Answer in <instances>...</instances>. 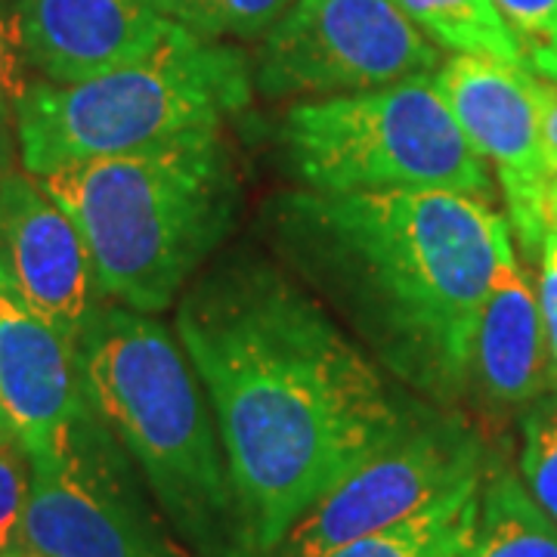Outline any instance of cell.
I'll return each instance as SVG.
<instances>
[{"instance_id": "1", "label": "cell", "mask_w": 557, "mask_h": 557, "mask_svg": "<svg viewBox=\"0 0 557 557\" xmlns=\"http://www.w3.org/2000/svg\"><path fill=\"white\" fill-rule=\"evenodd\" d=\"M177 338L218 421L245 557H273L319 496L416 416L310 292L258 260L193 285Z\"/></svg>"}, {"instance_id": "2", "label": "cell", "mask_w": 557, "mask_h": 557, "mask_svg": "<svg viewBox=\"0 0 557 557\" xmlns=\"http://www.w3.org/2000/svg\"><path fill=\"white\" fill-rule=\"evenodd\" d=\"M278 236L406 384L453 399L468 359L508 220L486 201L437 189L292 193L276 205Z\"/></svg>"}, {"instance_id": "3", "label": "cell", "mask_w": 557, "mask_h": 557, "mask_svg": "<svg viewBox=\"0 0 557 557\" xmlns=\"http://www.w3.org/2000/svg\"><path fill=\"white\" fill-rule=\"evenodd\" d=\"M78 362L90 409L137 458L196 557H245L218 421L177 335L149 313L97 307Z\"/></svg>"}, {"instance_id": "4", "label": "cell", "mask_w": 557, "mask_h": 557, "mask_svg": "<svg viewBox=\"0 0 557 557\" xmlns=\"http://www.w3.org/2000/svg\"><path fill=\"white\" fill-rule=\"evenodd\" d=\"M75 220L100 295L156 317L214 255L236 218L239 180L218 134L38 177Z\"/></svg>"}, {"instance_id": "5", "label": "cell", "mask_w": 557, "mask_h": 557, "mask_svg": "<svg viewBox=\"0 0 557 557\" xmlns=\"http://www.w3.org/2000/svg\"><path fill=\"white\" fill-rule=\"evenodd\" d=\"M255 65L239 47L180 28L152 57L78 84H32L16 115L22 164L44 177L199 134L251 102Z\"/></svg>"}, {"instance_id": "6", "label": "cell", "mask_w": 557, "mask_h": 557, "mask_svg": "<svg viewBox=\"0 0 557 557\" xmlns=\"http://www.w3.org/2000/svg\"><path fill=\"white\" fill-rule=\"evenodd\" d=\"M278 139L288 168L317 193L437 189L493 201L490 168L458 127L434 75L295 102Z\"/></svg>"}, {"instance_id": "7", "label": "cell", "mask_w": 557, "mask_h": 557, "mask_svg": "<svg viewBox=\"0 0 557 557\" xmlns=\"http://www.w3.org/2000/svg\"><path fill=\"white\" fill-rule=\"evenodd\" d=\"M437 69V44L394 0H295L260 40L255 84L270 100H325Z\"/></svg>"}, {"instance_id": "8", "label": "cell", "mask_w": 557, "mask_h": 557, "mask_svg": "<svg viewBox=\"0 0 557 557\" xmlns=\"http://www.w3.org/2000/svg\"><path fill=\"white\" fill-rule=\"evenodd\" d=\"M20 545L38 557H193L168 536L90 409L60 456L28 461Z\"/></svg>"}, {"instance_id": "9", "label": "cell", "mask_w": 557, "mask_h": 557, "mask_svg": "<svg viewBox=\"0 0 557 557\" xmlns=\"http://www.w3.org/2000/svg\"><path fill=\"white\" fill-rule=\"evenodd\" d=\"M486 471L478 437L453 416H412L397 437L362 458L319 496L273 557H325L431 505Z\"/></svg>"}, {"instance_id": "10", "label": "cell", "mask_w": 557, "mask_h": 557, "mask_svg": "<svg viewBox=\"0 0 557 557\" xmlns=\"http://www.w3.org/2000/svg\"><path fill=\"white\" fill-rule=\"evenodd\" d=\"M434 84L480 159L493 164L520 245L539 255L548 233L545 199L555 174L530 94V69L483 57H453L440 62Z\"/></svg>"}, {"instance_id": "11", "label": "cell", "mask_w": 557, "mask_h": 557, "mask_svg": "<svg viewBox=\"0 0 557 557\" xmlns=\"http://www.w3.org/2000/svg\"><path fill=\"white\" fill-rule=\"evenodd\" d=\"M0 267L25 304L78 347L97 313V276L75 220L38 177L3 171L0 177Z\"/></svg>"}, {"instance_id": "12", "label": "cell", "mask_w": 557, "mask_h": 557, "mask_svg": "<svg viewBox=\"0 0 557 557\" xmlns=\"http://www.w3.org/2000/svg\"><path fill=\"white\" fill-rule=\"evenodd\" d=\"M0 409L28 461L60 456L90 412L78 347L35 313L0 267Z\"/></svg>"}, {"instance_id": "13", "label": "cell", "mask_w": 557, "mask_h": 557, "mask_svg": "<svg viewBox=\"0 0 557 557\" xmlns=\"http://www.w3.org/2000/svg\"><path fill=\"white\" fill-rule=\"evenodd\" d=\"M16 10L32 69L53 84L134 65L180 32L149 0H20Z\"/></svg>"}, {"instance_id": "14", "label": "cell", "mask_w": 557, "mask_h": 557, "mask_svg": "<svg viewBox=\"0 0 557 557\" xmlns=\"http://www.w3.org/2000/svg\"><path fill=\"white\" fill-rule=\"evenodd\" d=\"M548 362L552 350L539 295L515 255V242L508 239L480 313L465 384H474L490 406H527L542 397Z\"/></svg>"}, {"instance_id": "15", "label": "cell", "mask_w": 557, "mask_h": 557, "mask_svg": "<svg viewBox=\"0 0 557 557\" xmlns=\"http://www.w3.org/2000/svg\"><path fill=\"white\" fill-rule=\"evenodd\" d=\"M483 474L461 480L431 505L325 557H474Z\"/></svg>"}, {"instance_id": "16", "label": "cell", "mask_w": 557, "mask_h": 557, "mask_svg": "<svg viewBox=\"0 0 557 557\" xmlns=\"http://www.w3.org/2000/svg\"><path fill=\"white\" fill-rule=\"evenodd\" d=\"M474 557H557L555 520L508 468L486 465Z\"/></svg>"}, {"instance_id": "17", "label": "cell", "mask_w": 557, "mask_h": 557, "mask_svg": "<svg viewBox=\"0 0 557 557\" xmlns=\"http://www.w3.org/2000/svg\"><path fill=\"white\" fill-rule=\"evenodd\" d=\"M403 16L437 47L456 57L523 65L520 47L508 22L502 20L496 0H394Z\"/></svg>"}, {"instance_id": "18", "label": "cell", "mask_w": 557, "mask_h": 557, "mask_svg": "<svg viewBox=\"0 0 557 557\" xmlns=\"http://www.w3.org/2000/svg\"><path fill=\"white\" fill-rule=\"evenodd\" d=\"M161 16L205 40L267 35L295 0H149Z\"/></svg>"}, {"instance_id": "19", "label": "cell", "mask_w": 557, "mask_h": 557, "mask_svg": "<svg viewBox=\"0 0 557 557\" xmlns=\"http://www.w3.org/2000/svg\"><path fill=\"white\" fill-rule=\"evenodd\" d=\"M520 480L557 527V394L539 397L523 418Z\"/></svg>"}, {"instance_id": "20", "label": "cell", "mask_w": 557, "mask_h": 557, "mask_svg": "<svg viewBox=\"0 0 557 557\" xmlns=\"http://www.w3.org/2000/svg\"><path fill=\"white\" fill-rule=\"evenodd\" d=\"M518 40L523 65L557 84V0H496Z\"/></svg>"}, {"instance_id": "21", "label": "cell", "mask_w": 557, "mask_h": 557, "mask_svg": "<svg viewBox=\"0 0 557 557\" xmlns=\"http://www.w3.org/2000/svg\"><path fill=\"white\" fill-rule=\"evenodd\" d=\"M32 60L22 38V20L16 7L0 3V127L20 115L22 100L32 90Z\"/></svg>"}, {"instance_id": "22", "label": "cell", "mask_w": 557, "mask_h": 557, "mask_svg": "<svg viewBox=\"0 0 557 557\" xmlns=\"http://www.w3.org/2000/svg\"><path fill=\"white\" fill-rule=\"evenodd\" d=\"M28 468L32 465L20 443L0 449V552H10L13 542H20L22 515L32 490Z\"/></svg>"}, {"instance_id": "23", "label": "cell", "mask_w": 557, "mask_h": 557, "mask_svg": "<svg viewBox=\"0 0 557 557\" xmlns=\"http://www.w3.org/2000/svg\"><path fill=\"white\" fill-rule=\"evenodd\" d=\"M539 310L545 322V335H548V350L557 366V233L548 230L542 251H539Z\"/></svg>"}, {"instance_id": "24", "label": "cell", "mask_w": 557, "mask_h": 557, "mask_svg": "<svg viewBox=\"0 0 557 557\" xmlns=\"http://www.w3.org/2000/svg\"><path fill=\"white\" fill-rule=\"evenodd\" d=\"M530 94H533L539 109L545 156H548V164H552V174L557 177V84L539 78L536 72H530Z\"/></svg>"}, {"instance_id": "25", "label": "cell", "mask_w": 557, "mask_h": 557, "mask_svg": "<svg viewBox=\"0 0 557 557\" xmlns=\"http://www.w3.org/2000/svg\"><path fill=\"white\" fill-rule=\"evenodd\" d=\"M545 220H548V230L557 233V177L548 186V199H545Z\"/></svg>"}, {"instance_id": "26", "label": "cell", "mask_w": 557, "mask_h": 557, "mask_svg": "<svg viewBox=\"0 0 557 557\" xmlns=\"http://www.w3.org/2000/svg\"><path fill=\"white\" fill-rule=\"evenodd\" d=\"M0 557H38V555H32V552H13V548H10V552H0Z\"/></svg>"}, {"instance_id": "27", "label": "cell", "mask_w": 557, "mask_h": 557, "mask_svg": "<svg viewBox=\"0 0 557 557\" xmlns=\"http://www.w3.org/2000/svg\"><path fill=\"white\" fill-rule=\"evenodd\" d=\"M0 177H3V171H0Z\"/></svg>"}]
</instances>
